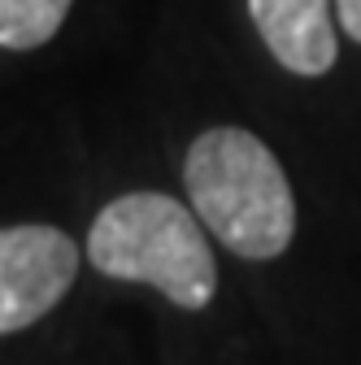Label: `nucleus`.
I'll list each match as a JSON object with an SVG mask.
<instances>
[{"mask_svg": "<svg viewBox=\"0 0 361 365\" xmlns=\"http://www.w3.org/2000/svg\"><path fill=\"white\" fill-rule=\"evenodd\" d=\"M78 279V248L57 226H5L0 231V335L49 317Z\"/></svg>", "mask_w": 361, "mask_h": 365, "instance_id": "3", "label": "nucleus"}, {"mask_svg": "<svg viewBox=\"0 0 361 365\" xmlns=\"http://www.w3.org/2000/svg\"><path fill=\"white\" fill-rule=\"evenodd\" d=\"M257 35L270 57L300 78H318L335 66L340 43L331 22V0H248Z\"/></svg>", "mask_w": 361, "mask_h": 365, "instance_id": "4", "label": "nucleus"}, {"mask_svg": "<svg viewBox=\"0 0 361 365\" xmlns=\"http://www.w3.org/2000/svg\"><path fill=\"white\" fill-rule=\"evenodd\" d=\"M196 209L178 205L161 192H126L109 200L92 231H87V261L105 279L148 283L178 309H205L218 292L213 248L200 231Z\"/></svg>", "mask_w": 361, "mask_h": 365, "instance_id": "2", "label": "nucleus"}, {"mask_svg": "<svg viewBox=\"0 0 361 365\" xmlns=\"http://www.w3.org/2000/svg\"><path fill=\"white\" fill-rule=\"evenodd\" d=\"M183 182L196 217L218 244H227L244 261H275L296 235V200L292 182L253 130L213 126L196 135Z\"/></svg>", "mask_w": 361, "mask_h": 365, "instance_id": "1", "label": "nucleus"}, {"mask_svg": "<svg viewBox=\"0 0 361 365\" xmlns=\"http://www.w3.org/2000/svg\"><path fill=\"white\" fill-rule=\"evenodd\" d=\"M74 0H0V48L9 53H31L49 43Z\"/></svg>", "mask_w": 361, "mask_h": 365, "instance_id": "5", "label": "nucleus"}, {"mask_svg": "<svg viewBox=\"0 0 361 365\" xmlns=\"http://www.w3.org/2000/svg\"><path fill=\"white\" fill-rule=\"evenodd\" d=\"M335 9H340V26L361 43V0H335Z\"/></svg>", "mask_w": 361, "mask_h": 365, "instance_id": "6", "label": "nucleus"}]
</instances>
